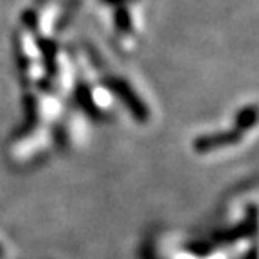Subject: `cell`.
I'll return each mask as SVG.
<instances>
[{
  "label": "cell",
  "mask_w": 259,
  "mask_h": 259,
  "mask_svg": "<svg viewBox=\"0 0 259 259\" xmlns=\"http://www.w3.org/2000/svg\"><path fill=\"white\" fill-rule=\"evenodd\" d=\"M236 137L231 134H223V135H212V137H203L196 141V150L207 151V150H214V148H222V146H229L231 142H234Z\"/></svg>",
  "instance_id": "1"
}]
</instances>
